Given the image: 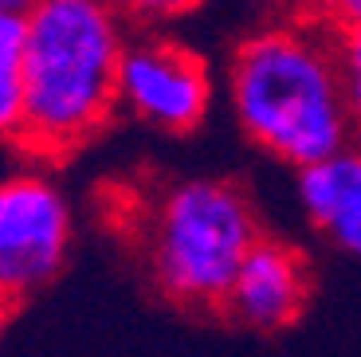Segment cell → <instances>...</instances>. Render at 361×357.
Masks as SVG:
<instances>
[{
    "instance_id": "7",
    "label": "cell",
    "mask_w": 361,
    "mask_h": 357,
    "mask_svg": "<svg viewBox=\"0 0 361 357\" xmlns=\"http://www.w3.org/2000/svg\"><path fill=\"white\" fill-rule=\"evenodd\" d=\"M295 200L302 220L342 255L361 259V142L298 169Z\"/></svg>"
},
{
    "instance_id": "10",
    "label": "cell",
    "mask_w": 361,
    "mask_h": 357,
    "mask_svg": "<svg viewBox=\"0 0 361 357\" xmlns=\"http://www.w3.org/2000/svg\"><path fill=\"white\" fill-rule=\"evenodd\" d=\"M118 12L137 24H161V20H177L185 12H192L200 0H114Z\"/></svg>"
},
{
    "instance_id": "1",
    "label": "cell",
    "mask_w": 361,
    "mask_h": 357,
    "mask_svg": "<svg viewBox=\"0 0 361 357\" xmlns=\"http://www.w3.org/2000/svg\"><path fill=\"white\" fill-rule=\"evenodd\" d=\"M228 102L252 145L307 169L353 142V114L338 71V40L318 24H271L235 47Z\"/></svg>"
},
{
    "instance_id": "9",
    "label": "cell",
    "mask_w": 361,
    "mask_h": 357,
    "mask_svg": "<svg viewBox=\"0 0 361 357\" xmlns=\"http://www.w3.org/2000/svg\"><path fill=\"white\" fill-rule=\"evenodd\" d=\"M338 71H342V90L350 102L353 126L361 130V28H338Z\"/></svg>"
},
{
    "instance_id": "3",
    "label": "cell",
    "mask_w": 361,
    "mask_h": 357,
    "mask_svg": "<svg viewBox=\"0 0 361 357\" xmlns=\"http://www.w3.org/2000/svg\"><path fill=\"white\" fill-rule=\"evenodd\" d=\"M255 243V205L240 185L220 177L169 185L142 220L149 279L180 306H224L235 271Z\"/></svg>"
},
{
    "instance_id": "4",
    "label": "cell",
    "mask_w": 361,
    "mask_h": 357,
    "mask_svg": "<svg viewBox=\"0 0 361 357\" xmlns=\"http://www.w3.org/2000/svg\"><path fill=\"white\" fill-rule=\"evenodd\" d=\"M71 251V205L44 173L0 177V310L47 286Z\"/></svg>"
},
{
    "instance_id": "8",
    "label": "cell",
    "mask_w": 361,
    "mask_h": 357,
    "mask_svg": "<svg viewBox=\"0 0 361 357\" xmlns=\"http://www.w3.org/2000/svg\"><path fill=\"white\" fill-rule=\"evenodd\" d=\"M24 16L0 12V142L24 138Z\"/></svg>"
},
{
    "instance_id": "5",
    "label": "cell",
    "mask_w": 361,
    "mask_h": 357,
    "mask_svg": "<svg viewBox=\"0 0 361 357\" xmlns=\"http://www.w3.org/2000/svg\"><path fill=\"white\" fill-rule=\"evenodd\" d=\"M212 79L197 52L173 40H130L118 67V107L161 134H189L204 122Z\"/></svg>"
},
{
    "instance_id": "6",
    "label": "cell",
    "mask_w": 361,
    "mask_h": 357,
    "mask_svg": "<svg viewBox=\"0 0 361 357\" xmlns=\"http://www.w3.org/2000/svg\"><path fill=\"white\" fill-rule=\"evenodd\" d=\"M310 298V267L302 251L287 240H271L259 236L247 259L240 263L232 279V291H228L224 306L240 326L247 330H283L302 314Z\"/></svg>"
},
{
    "instance_id": "12",
    "label": "cell",
    "mask_w": 361,
    "mask_h": 357,
    "mask_svg": "<svg viewBox=\"0 0 361 357\" xmlns=\"http://www.w3.org/2000/svg\"><path fill=\"white\" fill-rule=\"evenodd\" d=\"M36 4L39 0H0V12H20V16H24V12H32Z\"/></svg>"
},
{
    "instance_id": "2",
    "label": "cell",
    "mask_w": 361,
    "mask_h": 357,
    "mask_svg": "<svg viewBox=\"0 0 361 357\" xmlns=\"http://www.w3.org/2000/svg\"><path fill=\"white\" fill-rule=\"evenodd\" d=\"M114 0H39L24 12V138L36 153H67L99 134L118 107L126 24Z\"/></svg>"
},
{
    "instance_id": "11",
    "label": "cell",
    "mask_w": 361,
    "mask_h": 357,
    "mask_svg": "<svg viewBox=\"0 0 361 357\" xmlns=\"http://www.w3.org/2000/svg\"><path fill=\"white\" fill-rule=\"evenodd\" d=\"M322 24L334 28H361V0H298Z\"/></svg>"
}]
</instances>
